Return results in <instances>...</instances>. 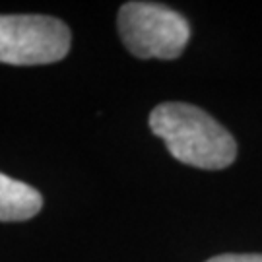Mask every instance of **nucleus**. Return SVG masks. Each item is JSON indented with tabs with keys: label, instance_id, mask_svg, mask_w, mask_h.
<instances>
[{
	"label": "nucleus",
	"instance_id": "f257e3e1",
	"mask_svg": "<svg viewBox=\"0 0 262 262\" xmlns=\"http://www.w3.org/2000/svg\"><path fill=\"white\" fill-rule=\"evenodd\" d=\"M148 122L169 154L185 165L217 171L229 167L237 158V142L229 130L196 105L161 103L150 113Z\"/></svg>",
	"mask_w": 262,
	"mask_h": 262
},
{
	"label": "nucleus",
	"instance_id": "f03ea898",
	"mask_svg": "<svg viewBox=\"0 0 262 262\" xmlns=\"http://www.w3.org/2000/svg\"><path fill=\"white\" fill-rule=\"evenodd\" d=\"M124 47L138 58L173 60L183 55L190 39L183 14L158 2H126L117 16Z\"/></svg>",
	"mask_w": 262,
	"mask_h": 262
},
{
	"label": "nucleus",
	"instance_id": "7ed1b4c3",
	"mask_svg": "<svg viewBox=\"0 0 262 262\" xmlns=\"http://www.w3.org/2000/svg\"><path fill=\"white\" fill-rule=\"evenodd\" d=\"M70 43V29L60 19L41 14L0 16V62L4 64H51L68 55Z\"/></svg>",
	"mask_w": 262,
	"mask_h": 262
},
{
	"label": "nucleus",
	"instance_id": "20e7f679",
	"mask_svg": "<svg viewBox=\"0 0 262 262\" xmlns=\"http://www.w3.org/2000/svg\"><path fill=\"white\" fill-rule=\"evenodd\" d=\"M43 208V196L28 183L0 173V222H26Z\"/></svg>",
	"mask_w": 262,
	"mask_h": 262
},
{
	"label": "nucleus",
	"instance_id": "39448f33",
	"mask_svg": "<svg viewBox=\"0 0 262 262\" xmlns=\"http://www.w3.org/2000/svg\"><path fill=\"white\" fill-rule=\"evenodd\" d=\"M206 262H262V254L249 253V254H235V253H225L217 254L208 258Z\"/></svg>",
	"mask_w": 262,
	"mask_h": 262
}]
</instances>
